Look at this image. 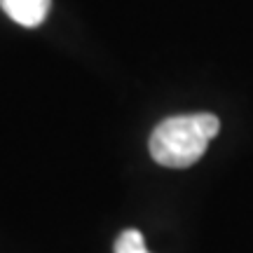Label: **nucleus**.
Wrapping results in <instances>:
<instances>
[{
  "label": "nucleus",
  "mask_w": 253,
  "mask_h": 253,
  "mask_svg": "<svg viewBox=\"0 0 253 253\" xmlns=\"http://www.w3.org/2000/svg\"><path fill=\"white\" fill-rule=\"evenodd\" d=\"M220 131V120L211 113L167 118L150 134V155L169 169L192 167L207 153L211 138Z\"/></svg>",
  "instance_id": "nucleus-1"
},
{
  "label": "nucleus",
  "mask_w": 253,
  "mask_h": 253,
  "mask_svg": "<svg viewBox=\"0 0 253 253\" xmlns=\"http://www.w3.org/2000/svg\"><path fill=\"white\" fill-rule=\"evenodd\" d=\"M0 5L5 14L12 21H17L19 26L36 28L47 19L52 0H0Z\"/></svg>",
  "instance_id": "nucleus-2"
},
{
  "label": "nucleus",
  "mask_w": 253,
  "mask_h": 253,
  "mask_svg": "<svg viewBox=\"0 0 253 253\" xmlns=\"http://www.w3.org/2000/svg\"><path fill=\"white\" fill-rule=\"evenodd\" d=\"M115 253H150L145 249V239L138 230H125L120 232L115 242Z\"/></svg>",
  "instance_id": "nucleus-3"
}]
</instances>
